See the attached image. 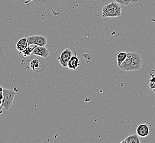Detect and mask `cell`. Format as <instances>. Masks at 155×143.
I'll return each mask as SVG.
<instances>
[{
    "label": "cell",
    "instance_id": "cell-1",
    "mask_svg": "<svg viewBox=\"0 0 155 143\" xmlns=\"http://www.w3.org/2000/svg\"><path fill=\"white\" fill-rule=\"evenodd\" d=\"M0 88L1 96V107H3L6 110H8L13 105L17 91L14 90L3 88L2 86H0Z\"/></svg>",
    "mask_w": 155,
    "mask_h": 143
},
{
    "label": "cell",
    "instance_id": "cell-2",
    "mask_svg": "<svg viewBox=\"0 0 155 143\" xmlns=\"http://www.w3.org/2000/svg\"><path fill=\"white\" fill-rule=\"evenodd\" d=\"M122 6L117 2H112L103 7L102 16L104 18H115L122 15Z\"/></svg>",
    "mask_w": 155,
    "mask_h": 143
},
{
    "label": "cell",
    "instance_id": "cell-3",
    "mask_svg": "<svg viewBox=\"0 0 155 143\" xmlns=\"http://www.w3.org/2000/svg\"><path fill=\"white\" fill-rule=\"evenodd\" d=\"M128 55L130 61V72L136 71L141 68L143 60L140 54L137 52H129Z\"/></svg>",
    "mask_w": 155,
    "mask_h": 143
},
{
    "label": "cell",
    "instance_id": "cell-4",
    "mask_svg": "<svg viewBox=\"0 0 155 143\" xmlns=\"http://www.w3.org/2000/svg\"><path fill=\"white\" fill-rule=\"evenodd\" d=\"M28 45H35L45 46L47 44V39L45 36L32 35L27 37Z\"/></svg>",
    "mask_w": 155,
    "mask_h": 143
},
{
    "label": "cell",
    "instance_id": "cell-5",
    "mask_svg": "<svg viewBox=\"0 0 155 143\" xmlns=\"http://www.w3.org/2000/svg\"><path fill=\"white\" fill-rule=\"evenodd\" d=\"M73 55V52L71 49L66 48L57 57V60L63 67L66 68L67 67L69 61L72 58Z\"/></svg>",
    "mask_w": 155,
    "mask_h": 143
},
{
    "label": "cell",
    "instance_id": "cell-6",
    "mask_svg": "<svg viewBox=\"0 0 155 143\" xmlns=\"http://www.w3.org/2000/svg\"><path fill=\"white\" fill-rule=\"evenodd\" d=\"M30 67L36 73H41L45 71L46 65L44 61L41 59L35 58L31 61Z\"/></svg>",
    "mask_w": 155,
    "mask_h": 143
},
{
    "label": "cell",
    "instance_id": "cell-7",
    "mask_svg": "<svg viewBox=\"0 0 155 143\" xmlns=\"http://www.w3.org/2000/svg\"><path fill=\"white\" fill-rule=\"evenodd\" d=\"M32 55L47 58L50 55V52L48 48H45V46L36 45L33 50Z\"/></svg>",
    "mask_w": 155,
    "mask_h": 143
},
{
    "label": "cell",
    "instance_id": "cell-8",
    "mask_svg": "<svg viewBox=\"0 0 155 143\" xmlns=\"http://www.w3.org/2000/svg\"><path fill=\"white\" fill-rule=\"evenodd\" d=\"M136 133L137 135L141 138H146L149 135L150 128L146 123H141L137 128Z\"/></svg>",
    "mask_w": 155,
    "mask_h": 143
},
{
    "label": "cell",
    "instance_id": "cell-9",
    "mask_svg": "<svg viewBox=\"0 0 155 143\" xmlns=\"http://www.w3.org/2000/svg\"><path fill=\"white\" fill-rule=\"evenodd\" d=\"M81 66L80 59L77 56V54H75L73 55L72 58L69 61L67 67L69 70L75 71L78 67Z\"/></svg>",
    "mask_w": 155,
    "mask_h": 143
},
{
    "label": "cell",
    "instance_id": "cell-10",
    "mask_svg": "<svg viewBox=\"0 0 155 143\" xmlns=\"http://www.w3.org/2000/svg\"><path fill=\"white\" fill-rule=\"evenodd\" d=\"M29 46L27 42V38H23L19 39L16 44V48L19 52H21Z\"/></svg>",
    "mask_w": 155,
    "mask_h": 143
},
{
    "label": "cell",
    "instance_id": "cell-11",
    "mask_svg": "<svg viewBox=\"0 0 155 143\" xmlns=\"http://www.w3.org/2000/svg\"><path fill=\"white\" fill-rule=\"evenodd\" d=\"M140 140L137 134H132L126 138L125 140L121 141V143H140Z\"/></svg>",
    "mask_w": 155,
    "mask_h": 143
},
{
    "label": "cell",
    "instance_id": "cell-12",
    "mask_svg": "<svg viewBox=\"0 0 155 143\" xmlns=\"http://www.w3.org/2000/svg\"><path fill=\"white\" fill-rule=\"evenodd\" d=\"M127 56H128V52H121L118 54L117 59L118 66L119 68L121 66L122 63L126 60Z\"/></svg>",
    "mask_w": 155,
    "mask_h": 143
},
{
    "label": "cell",
    "instance_id": "cell-13",
    "mask_svg": "<svg viewBox=\"0 0 155 143\" xmlns=\"http://www.w3.org/2000/svg\"><path fill=\"white\" fill-rule=\"evenodd\" d=\"M36 46V45H35ZM35 46L32 47L31 45H29L25 50L22 51L21 53L24 57L30 56L33 53V50Z\"/></svg>",
    "mask_w": 155,
    "mask_h": 143
},
{
    "label": "cell",
    "instance_id": "cell-14",
    "mask_svg": "<svg viewBox=\"0 0 155 143\" xmlns=\"http://www.w3.org/2000/svg\"><path fill=\"white\" fill-rule=\"evenodd\" d=\"M114 1L119 3L120 5L128 6L131 2V0H114Z\"/></svg>",
    "mask_w": 155,
    "mask_h": 143
},
{
    "label": "cell",
    "instance_id": "cell-15",
    "mask_svg": "<svg viewBox=\"0 0 155 143\" xmlns=\"http://www.w3.org/2000/svg\"><path fill=\"white\" fill-rule=\"evenodd\" d=\"M151 78L150 79L149 81L150 82H151V83H155V75H152L151 73H150Z\"/></svg>",
    "mask_w": 155,
    "mask_h": 143
},
{
    "label": "cell",
    "instance_id": "cell-16",
    "mask_svg": "<svg viewBox=\"0 0 155 143\" xmlns=\"http://www.w3.org/2000/svg\"><path fill=\"white\" fill-rule=\"evenodd\" d=\"M149 86L150 89L151 90H153L155 89V83H151L149 82Z\"/></svg>",
    "mask_w": 155,
    "mask_h": 143
},
{
    "label": "cell",
    "instance_id": "cell-17",
    "mask_svg": "<svg viewBox=\"0 0 155 143\" xmlns=\"http://www.w3.org/2000/svg\"><path fill=\"white\" fill-rule=\"evenodd\" d=\"M139 0H131V2L133 3H136L138 2Z\"/></svg>",
    "mask_w": 155,
    "mask_h": 143
},
{
    "label": "cell",
    "instance_id": "cell-18",
    "mask_svg": "<svg viewBox=\"0 0 155 143\" xmlns=\"http://www.w3.org/2000/svg\"><path fill=\"white\" fill-rule=\"evenodd\" d=\"M152 91H153V92H154V94H155V89L152 90Z\"/></svg>",
    "mask_w": 155,
    "mask_h": 143
},
{
    "label": "cell",
    "instance_id": "cell-19",
    "mask_svg": "<svg viewBox=\"0 0 155 143\" xmlns=\"http://www.w3.org/2000/svg\"><path fill=\"white\" fill-rule=\"evenodd\" d=\"M30 1H32V0H30Z\"/></svg>",
    "mask_w": 155,
    "mask_h": 143
}]
</instances>
